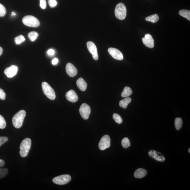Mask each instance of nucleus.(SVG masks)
<instances>
[{"label": "nucleus", "instance_id": "f257e3e1", "mask_svg": "<svg viewBox=\"0 0 190 190\" xmlns=\"http://www.w3.org/2000/svg\"><path fill=\"white\" fill-rule=\"evenodd\" d=\"M26 116V112L24 110L20 111L14 116L12 121L15 128L19 129L22 126Z\"/></svg>", "mask_w": 190, "mask_h": 190}, {"label": "nucleus", "instance_id": "f03ea898", "mask_svg": "<svg viewBox=\"0 0 190 190\" xmlns=\"http://www.w3.org/2000/svg\"><path fill=\"white\" fill-rule=\"evenodd\" d=\"M31 145V140L29 138H26L22 141L20 146V154L21 157H25L28 156Z\"/></svg>", "mask_w": 190, "mask_h": 190}, {"label": "nucleus", "instance_id": "7ed1b4c3", "mask_svg": "<svg viewBox=\"0 0 190 190\" xmlns=\"http://www.w3.org/2000/svg\"><path fill=\"white\" fill-rule=\"evenodd\" d=\"M126 6L123 3H119L116 5L115 9V15L116 18L120 20L125 19L126 16Z\"/></svg>", "mask_w": 190, "mask_h": 190}, {"label": "nucleus", "instance_id": "20e7f679", "mask_svg": "<svg viewBox=\"0 0 190 190\" xmlns=\"http://www.w3.org/2000/svg\"><path fill=\"white\" fill-rule=\"evenodd\" d=\"M22 22L26 26L33 27H37L40 25L39 20L36 17L31 15L25 16L22 19Z\"/></svg>", "mask_w": 190, "mask_h": 190}, {"label": "nucleus", "instance_id": "39448f33", "mask_svg": "<svg viewBox=\"0 0 190 190\" xmlns=\"http://www.w3.org/2000/svg\"><path fill=\"white\" fill-rule=\"evenodd\" d=\"M42 87L45 95L50 99L54 100L56 98V95L52 88L46 82H42Z\"/></svg>", "mask_w": 190, "mask_h": 190}, {"label": "nucleus", "instance_id": "423d86ee", "mask_svg": "<svg viewBox=\"0 0 190 190\" xmlns=\"http://www.w3.org/2000/svg\"><path fill=\"white\" fill-rule=\"evenodd\" d=\"M71 180V177L69 175H63L54 177L53 181L58 185H64L69 183Z\"/></svg>", "mask_w": 190, "mask_h": 190}, {"label": "nucleus", "instance_id": "0eeeda50", "mask_svg": "<svg viewBox=\"0 0 190 190\" xmlns=\"http://www.w3.org/2000/svg\"><path fill=\"white\" fill-rule=\"evenodd\" d=\"M79 112L82 117L84 119L87 120L89 118L91 113L90 107L86 104H82L79 109Z\"/></svg>", "mask_w": 190, "mask_h": 190}, {"label": "nucleus", "instance_id": "6e6552de", "mask_svg": "<svg viewBox=\"0 0 190 190\" xmlns=\"http://www.w3.org/2000/svg\"><path fill=\"white\" fill-rule=\"evenodd\" d=\"M111 139L108 135L103 136L99 144V147L100 150H104L110 147V146Z\"/></svg>", "mask_w": 190, "mask_h": 190}, {"label": "nucleus", "instance_id": "1a4fd4ad", "mask_svg": "<svg viewBox=\"0 0 190 190\" xmlns=\"http://www.w3.org/2000/svg\"><path fill=\"white\" fill-rule=\"evenodd\" d=\"M87 46L89 52L92 55L94 60H98L99 58L97 49L94 43L91 41H89L87 43Z\"/></svg>", "mask_w": 190, "mask_h": 190}, {"label": "nucleus", "instance_id": "9d476101", "mask_svg": "<svg viewBox=\"0 0 190 190\" xmlns=\"http://www.w3.org/2000/svg\"><path fill=\"white\" fill-rule=\"evenodd\" d=\"M148 155L152 158L159 162H163L165 161V158L164 155L162 153L156 151V150H150L148 152Z\"/></svg>", "mask_w": 190, "mask_h": 190}, {"label": "nucleus", "instance_id": "9b49d317", "mask_svg": "<svg viewBox=\"0 0 190 190\" xmlns=\"http://www.w3.org/2000/svg\"><path fill=\"white\" fill-rule=\"evenodd\" d=\"M108 51L109 54L114 59L119 60H123L124 57L122 53L116 48H109L108 50Z\"/></svg>", "mask_w": 190, "mask_h": 190}, {"label": "nucleus", "instance_id": "f8f14e48", "mask_svg": "<svg viewBox=\"0 0 190 190\" xmlns=\"http://www.w3.org/2000/svg\"><path fill=\"white\" fill-rule=\"evenodd\" d=\"M18 68L15 65H11L5 70L4 73L9 78H11L17 74Z\"/></svg>", "mask_w": 190, "mask_h": 190}, {"label": "nucleus", "instance_id": "ddd939ff", "mask_svg": "<svg viewBox=\"0 0 190 190\" xmlns=\"http://www.w3.org/2000/svg\"><path fill=\"white\" fill-rule=\"evenodd\" d=\"M66 72L69 76L73 77L76 76L78 73V71L74 66L70 63H68L66 67Z\"/></svg>", "mask_w": 190, "mask_h": 190}, {"label": "nucleus", "instance_id": "4468645a", "mask_svg": "<svg viewBox=\"0 0 190 190\" xmlns=\"http://www.w3.org/2000/svg\"><path fill=\"white\" fill-rule=\"evenodd\" d=\"M143 44L147 47L153 48L154 46V41L151 35L149 34H146L144 37L142 39Z\"/></svg>", "mask_w": 190, "mask_h": 190}, {"label": "nucleus", "instance_id": "2eb2a0df", "mask_svg": "<svg viewBox=\"0 0 190 190\" xmlns=\"http://www.w3.org/2000/svg\"><path fill=\"white\" fill-rule=\"evenodd\" d=\"M67 99L69 101L75 103L78 101V97L76 92L74 90H71L68 91L66 94Z\"/></svg>", "mask_w": 190, "mask_h": 190}, {"label": "nucleus", "instance_id": "dca6fc26", "mask_svg": "<svg viewBox=\"0 0 190 190\" xmlns=\"http://www.w3.org/2000/svg\"><path fill=\"white\" fill-rule=\"evenodd\" d=\"M147 174L146 170L143 168H139L134 172V175L136 178L141 179L146 176Z\"/></svg>", "mask_w": 190, "mask_h": 190}, {"label": "nucleus", "instance_id": "f3484780", "mask_svg": "<svg viewBox=\"0 0 190 190\" xmlns=\"http://www.w3.org/2000/svg\"><path fill=\"white\" fill-rule=\"evenodd\" d=\"M76 85L79 89L82 91H85L87 89V84L82 78H80L77 80Z\"/></svg>", "mask_w": 190, "mask_h": 190}, {"label": "nucleus", "instance_id": "a211bd4d", "mask_svg": "<svg viewBox=\"0 0 190 190\" xmlns=\"http://www.w3.org/2000/svg\"><path fill=\"white\" fill-rule=\"evenodd\" d=\"M131 101V99L130 97H126L121 100L119 102V105L120 107H122L123 109H126L129 104Z\"/></svg>", "mask_w": 190, "mask_h": 190}, {"label": "nucleus", "instance_id": "6ab92c4d", "mask_svg": "<svg viewBox=\"0 0 190 190\" xmlns=\"http://www.w3.org/2000/svg\"><path fill=\"white\" fill-rule=\"evenodd\" d=\"M132 94V91L131 89L129 87H125L122 92L121 96L122 97H128Z\"/></svg>", "mask_w": 190, "mask_h": 190}, {"label": "nucleus", "instance_id": "aec40b11", "mask_svg": "<svg viewBox=\"0 0 190 190\" xmlns=\"http://www.w3.org/2000/svg\"><path fill=\"white\" fill-rule=\"evenodd\" d=\"M179 14L180 16L186 18L188 20L190 21V11L186 10H181L179 11Z\"/></svg>", "mask_w": 190, "mask_h": 190}, {"label": "nucleus", "instance_id": "412c9836", "mask_svg": "<svg viewBox=\"0 0 190 190\" xmlns=\"http://www.w3.org/2000/svg\"><path fill=\"white\" fill-rule=\"evenodd\" d=\"M174 124L176 129L177 130H179L181 128L182 126V119L180 118H176L175 119Z\"/></svg>", "mask_w": 190, "mask_h": 190}, {"label": "nucleus", "instance_id": "4be33fe9", "mask_svg": "<svg viewBox=\"0 0 190 190\" xmlns=\"http://www.w3.org/2000/svg\"><path fill=\"white\" fill-rule=\"evenodd\" d=\"M159 17L157 14H154L146 18V20L148 21H151L152 23L157 22L159 21Z\"/></svg>", "mask_w": 190, "mask_h": 190}, {"label": "nucleus", "instance_id": "5701e85b", "mask_svg": "<svg viewBox=\"0 0 190 190\" xmlns=\"http://www.w3.org/2000/svg\"><path fill=\"white\" fill-rule=\"evenodd\" d=\"M39 36V34L35 31H32L28 34V37L30 41H35Z\"/></svg>", "mask_w": 190, "mask_h": 190}, {"label": "nucleus", "instance_id": "b1692460", "mask_svg": "<svg viewBox=\"0 0 190 190\" xmlns=\"http://www.w3.org/2000/svg\"><path fill=\"white\" fill-rule=\"evenodd\" d=\"M121 144L124 148H128L130 146V142L128 138H124L121 141Z\"/></svg>", "mask_w": 190, "mask_h": 190}, {"label": "nucleus", "instance_id": "393cba45", "mask_svg": "<svg viewBox=\"0 0 190 190\" xmlns=\"http://www.w3.org/2000/svg\"><path fill=\"white\" fill-rule=\"evenodd\" d=\"M25 41L24 37L22 35H20L15 39V41L16 44L19 45L24 42Z\"/></svg>", "mask_w": 190, "mask_h": 190}, {"label": "nucleus", "instance_id": "a878e982", "mask_svg": "<svg viewBox=\"0 0 190 190\" xmlns=\"http://www.w3.org/2000/svg\"><path fill=\"white\" fill-rule=\"evenodd\" d=\"M114 119L116 123L121 124L122 123L123 120L121 116L117 114H114L113 116Z\"/></svg>", "mask_w": 190, "mask_h": 190}, {"label": "nucleus", "instance_id": "bb28decb", "mask_svg": "<svg viewBox=\"0 0 190 190\" xmlns=\"http://www.w3.org/2000/svg\"><path fill=\"white\" fill-rule=\"evenodd\" d=\"M8 170L6 168L0 169V179L4 178L8 175Z\"/></svg>", "mask_w": 190, "mask_h": 190}, {"label": "nucleus", "instance_id": "cd10ccee", "mask_svg": "<svg viewBox=\"0 0 190 190\" xmlns=\"http://www.w3.org/2000/svg\"><path fill=\"white\" fill-rule=\"evenodd\" d=\"M6 126V122L4 118L0 115V129H4Z\"/></svg>", "mask_w": 190, "mask_h": 190}, {"label": "nucleus", "instance_id": "c85d7f7f", "mask_svg": "<svg viewBox=\"0 0 190 190\" xmlns=\"http://www.w3.org/2000/svg\"><path fill=\"white\" fill-rule=\"evenodd\" d=\"M6 14V9L4 5L0 3V17H3Z\"/></svg>", "mask_w": 190, "mask_h": 190}, {"label": "nucleus", "instance_id": "c756f323", "mask_svg": "<svg viewBox=\"0 0 190 190\" xmlns=\"http://www.w3.org/2000/svg\"><path fill=\"white\" fill-rule=\"evenodd\" d=\"M48 3L51 8H54L57 4L56 0H48Z\"/></svg>", "mask_w": 190, "mask_h": 190}, {"label": "nucleus", "instance_id": "7c9ffc66", "mask_svg": "<svg viewBox=\"0 0 190 190\" xmlns=\"http://www.w3.org/2000/svg\"><path fill=\"white\" fill-rule=\"evenodd\" d=\"M8 140V138L6 137H0V146L7 142Z\"/></svg>", "mask_w": 190, "mask_h": 190}, {"label": "nucleus", "instance_id": "2f4dec72", "mask_svg": "<svg viewBox=\"0 0 190 190\" xmlns=\"http://www.w3.org/2000/svg\"><path fill=\"white\" fill-rule=\"evenodd\" d=\"M40 6L43 9H46V0H40Z\"/></svg>", "mask_w": 190, "mask_h": 190}, {"label": "nucleus", "instance_id": "473e14b6", "mask_svg": "<svg viewBox=\"0 0 190 190\" xmlns=\"http://www.w3.org/2000/svg\"><path fill=\"white\" fill-rule=\"evenodd\" d=\"M6 97V94L5 92L0 88V99L4 100Z\"/></svg>", "mask_w": 190, "mask_h": 190}, {"label": "nucleus", "instance_id": "72a5a7b5", "mask_svg": "<svg viewBox=\"0 0 190 190\" xmlns=\"http://www.w3.org/2000/svg\"><path fill=\"white\" fill-rule=\"evenodd\" d=\"M47 53L48 55H50V56H52V55L54 54L55 51L53 49H49L48 50Z\"/></svg>", "mask_w": 190, "mask_h": 190}, {"label": "nucleus", "instance_id": "f704fd0d", "mask_svg": "<svg viewBox=\"0 0 190 190\" xmlns=\"http://www.w3.org/2000/svg\"><path fill=\"white\" fill-rule=\"evenodd\" d=\"M58 59L57 58H55L52 61V64L53 65H55V64L58 63Z\"/></svg>", "mask_w": 190, "mask_h": 190}, {"label": "nucleus", "instance_id": "c9c22d12", "mask_svg": "<svg viewBox=\"0 0 190 190\" xmlns=\"http://www.w3.org/2000/svg\"><path fill=\"white\" fill-rule=\"evenodd\" d=\"M5 163L4 161L2 159H0V168L3 167L5 165Z\"/></svg>", "mask_w": 190, "mask_h": 190}, {"label": "nucleus", "instance_id": "e433bc0d", "mask_svg": "<svg viewBox=\"0 0 190 190\" xmlns=\"http://www.w3.org/2000/svg\"><path fill=\"white\" fill-rule=\"evenodd\" d=\"M3 50L2 48L0 46V56L3 53Z\"/></svg>", "mask_w": 190, "mask_h": 190}, {"label": "nucleus", "instance_id": "4c0bfd02", "mask_svg": "<svg viewBox=\"0 0 190 190\" xmlns=\"http://www.w3.org/2000/svg\"><path fill=\"white\" fill-rule=\"evenodd\" d=\"M16 15V14L15 13V12H12L11 13V16H15Z\"/></svg>", "mask_w": 190, "mask_h": 190}, {"label": "nucleus", "instance_id": "58836bf2", "mask_svg": "<svg viewBox=\"0 0 190 190\" xmlns=\"http://www.w3.org/2000/svg\"><path fill=\"white\" fill-rule=\"evenodd\" d=\"M189 153H190V148H189Z\"/></svg>", "mask_w": 190, "mask_h": 190}]
</instances>
